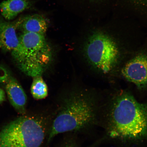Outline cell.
<instances>
[{
  "label": "cell",
  "mask_w": 147,
  "mask_h": 147,
  "mask_svg": "<svg viewBox=\"0 0 147 147\" xmlns=\"http://www.w3.org/2000/svg\"><path fill=\"white\" fill-rule=\"evenodd\" d=\"M113 95L107 117L110 136L131 142L147 139V103L140 102L125 91L117 92Z\"/></svg>",
  "instance_id": "6da1fadb"
},
{
  "label": "cell",
  "mask_w": 147,
  "mask_h": 147,
  "mask_svg": "<svg viewBox=\"0 0 147 147\" xmlns=\"http://www.w3.org/2000/svg\"><path fill=\"white\" fill-rule=\"evenodd\" d=\"M19 45L11 51L16 67L27 76H40L52 60V53L45 35L23 32Z\"/></svg>",
  "instance_id": "7a4b0ae2"
},
{
  "label": "cell",
  "mask_w": 147,
  "mask_h": 147,
  "mask_svg": "<svg viewBox=\"0 0 147 147\" xmlns=\"http://www.w3.org/2000/svg\"><path fill=\"white\" fill-rule=\"evenodd\" d=\"M95 107L86 95L77 94L65 100L53 123L48 142L58 134L87 127L95 118Z\"/></svg>",
  "instance_id": "3957f363"
},
{
  "label": "cell",
  "mask_w": 147,
  "mask_h": 147,
  "mask_svg": "<svg viewBox=\"0 0 147 147\" xmlns=\"http://www.w3.org/2000/svg\"><path fill=\"white\" fill-rule=\"evenodd\" d=\"M84 51L90 65L104 75L117 71L127 55L113 38L101 32H95L88 38Z\"/></svg>",
  "instance_id": "277c9868"
},
{
  "label": "cell",
  "mask_w": 147,
  "mask_h": 147,
  "mask_svg": "<svg viewBox=\"0 0 147 147\" xmlns=\"http://www.w3.org/2000/svg\"><path fill=\"white\" fill-rule=\"evenodd\" d=\"M45 134L43 125L39 119L21 117L0 131V147H40Z\"/></svg>",
  "instance_id": "5b68a950"
},
{
  "label": "cell",
  "mask_w": 147,
  "mask_h": 147,
  "mask_svg": "<svg viewBox=\"0 0 147 147\" xmlns=\"http://www.w3.org/2000/svg\"><path fill=\"white\" fill-rule=\"evenodd\" d=\"M125 60L119 68L121 76L139 90H147V49L134 52Z\"/></svg>",
  "instance_id": "8992f818"
},
{
  "label": "cell",
  "mask_w": 147,
  "mask_h": 147,
  "mask_svg": "<svg viewBox=\"0 0 147 147\" xmlns=\"http://www.w3.org/2000/svg\"><path fill=\"white\" fill-rule=\"evenodd\" d=\"M5 83V88L9 102L18 113L26 112L27 97L21 84L16 79L7 74L2 80Z\"/></svg>",
  "instance_id": "52a82bcc"
},
{
  "label": "cell",
  "mask_w": 147,
  "mask_h": 147,
  "mask_svg": "<svg viewBox=\"0 0 147 147\" xmlns=\"http://www.w3.org/2000/svg\"><path fill=\"white\" fill-rule=\"evenodd\" d=\"M20 19L13 22L0 20V49L5 51H12L20 44L16 34Z\"/></svg>",
  "instance_id": "ba28073f"
},
{
  "label": "cell",
  "mask_w": 147,
  "mask_h": 147,
  "mask_svg": "<svg viewBox=\"0 0 147 147\" xmlns=\"http://www.w3.org/2000/svg\"><path fill=\"white\" fill-rule=\"evenodd\" d=\"M30 6L28 0H5L0 3V11L5 20L10 21Z\"/></svg>",
  "instance_id": "9c48e42d"
},
{
  "label": "cell",
  "mask_w": 147,
  "mask_h": 147,
  "mask_svg": "<svg viewBox=\"0 0 147 147\" xmlns=\"http://www.w3.org/2000/svg\"><path fill=\"white\" fill-rule=\"evenodd\" d=\"M48 27L47 21L39 15H34L20 20L19 27L23 32L45 35Z\"/></svg>",
  "instance_id": "30bf717a"
},
{
  "label": "cell",
  "mask_w": 147,
  "mask_h": 147,
  "mask_svg": "<svg viewBox=\"0 0 147 147\" xmlns=\"http://www.w3.org/2000/svg\"><path fill=\"white\" fill-rule=\"evenodd\" d=\"M34 78L31 88V93L33 97L36 100L45 98L48 94L47 84L41 76Z\"/></svg>",
  "instance_id": "8fae6325"
},
{
  "label": "cell",
  "mask_w": 147,
  "mask_h": 147,
  "mask_svg": "<svg viewBox=\"0 0 147 147\" xmlns=\"http://www.w3.org/2000/svg\"><path fill=\"white\" fill-rule=\"evenodd\" d=\"M135 4L140 5H147V0H130Z\"/></svg>",
  "instance_id": "7c38bea8"
},
{
  "label": "cell",
  "mask_w": 147,
  "mask_h": 147,
  "mask_svg": "<svg viewBox=\"0 0 147 147\" xmlns=\"http://www.w3.org/2000/svg\"><path fill=\"white\" fill-rule=\"evenodd\" d=\"M5 92L3 89L0 88V104L5 100Z\"/></svg>",
  "instance_id": "4fadbf2b"
},
{
  "label": "cell",
  "mask_w": 147,
  "mask_h": 147,
  "mask_svg": "<svg viewBox=\"0 0 147 147\" xmlns=\"http://www.w3.org/2000/svg\"><path fill=\"white\" fill-rule=\"evenodd\" d=\"M66 147H75V146H67Z\"/></svg>",
  "instance_id": "5bb4252c"
}]
</instances>
